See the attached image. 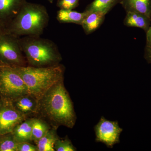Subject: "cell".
<instances>
[{
	"instance_id": "1",
	"label": "cell",
	"mask_w": 151,
	"mask_h": 151,
	"mask_svg": "<svg viewBox=\"0 0 151 151\" xmlns=\"http://www.w3.org/2000/svg\"><path fill=\"white\" fill-rule=\"evenodd\" d=\"M36 117L46 121L52 128L72 129L76 118L74 106L64 84V79L52 86L38 100Z\"/></svg>"
},
{
	"instance_id": "2",
	"label": "cell",
	"mask_w": 151,
	"mask_h": 151,
	"mask_svg": "<svg viewBox=\"0 0 151 151\" xmlns=\"http://www.w3.org/2000/svg\"><path fill=\"white\" fill-rule=\"evenodd\" d=\"M49 21V16L45 6L27 1L4 32L19 37L40 36Z\"/></svg>"
},
{
	"instance_id": "3",
	"label": "cell",
	"mask_w": 151,
	"mask_h": 151,
	"mask_svg": "<svg viewBox=\"0 0 151 151\" xmlns=\"http://www.w3.org/2000/svg\"><path fill=\"white\" fill-rule=\"evenodd\" d=\"M19 40L28 65L48 67L58 65L62 60L58 47L52 41L40 36L22 37Z\"/></svg>"
},
{
	"instance_id": "4",
	"label": "cell",
	"mask_w": 151,
	"mask_h": 151,
	"mask_svg": "<svg viewBox=\"0 0 151 151\" xmlns=\"http://www.w3.org/2000/svg\"><path fill=\"white\" fill-rule=\"evenodd\" d=\"M24 81L30 94L38 100L54 84L64 79L62 64L45 67L14 66Z\"/></svg>"
},
{
	"instance_id": "5",
	"label": "cell",
	"mask_w": 151,
	"mask_h": 151,
	"mask_svg": "<svg viewBox=\"0 0 151 151\" xmlns=\"http://www.w3.org/2000/svg\"><path fill=\"white\" fill-rule=\"evenodd\" d=\"M30 94L27 86L14 66L0 63V96L13 102Z\"/></svg>"
},
{
	"instance_id": "6",
	"label": "cell",
	"mask_w": 151,
	"mask_h": 151,
	"mask_svg": "<svg viewBox=\"0 0 151 151\" xmlns=\"http://www.w3.org/2000/svg\"><path fill=\"white\" fill-rule=\"evenodd\" d=\"M19 37L4 32L0 35V63L12 66H25L27 61Z\"/></svg>"
},
{
	"instance_id": "7",
	"label": "cell",
	"mask_w": 151,
	"mask_h": 151,
	"mask_svg": "<svg viewBox=\"0 0 151 151\" xmlns=\"http://www.w3.org/2000/svg\"><path fill=\"white\" fill-rule=\"evenodd\" d=\"M95 142L105 144L112 148L114 145L120 142V137L123 129L119 127L118 121H111L102 116L94 127Z\"/></svg>"
},
{
	"instance_id": "8",
	"label": "cell",
	"mask_w": 151,
	"mask_h": 151,
	"mask_svg": "<svg viewBox=\"0 0 151 151\" xmlns=\"http://www.w3.org/2000/svg\"><path fill=\"white\" fill-rule=\"evenodd\" d=\"M27 118L16 109L11 101L1 98L0 103V135L12 133Z\"/></svg>"
},
{
	"instance_id": "9",
	"label": "cell",
	"mask_w": 151,
	"mask_h": 151,
	"mask_svg": "<svg viewBox=\"0 0 151 151\" xmlns=\"http://www.w3.org/2000/svg\"><path fill=\"white\" fill-rule=\"evenodd\" d=\"M27 0H0V26L5 30Z\"/></svg>"
},
{
	"instance_id": "10",
	"label": "cell",
	"mask_w": 151,
	"mask_h": 151,
	"mask_svg": "<svg viewBox=\"0 0 151 151\" xmlns=\"http://www.w3.org/2000/svg\"><path fill=\"white\" fill-rule=\"evenodd\" d=\"M12 103L16 109L27 118L36 116L38 100L31 94L21 96Z\"/></svg>"
},
{
	"instance_id": "11",
	"label": "cell",
	"mask_w": 151,
	"mask_h": 151,
	"mask_svg": "<svg viewBox=\"0 0 151 151\" xmlns=\"http://www.w3.org/2000/svg\"><path fill=\"white\" fill-rule=\"evenodd\" d=\"M120 4L126 12H135L150 18L151 0H121Z\"/></svg>"
},
{
	"instance_id": "12",
	"label": "cell",
	"mask_w": 151,
	"mask_h": 151,
	"mask_svg": "<svg viewBox=\"0 0 151 151\" xmlns=\"http://www.w3.org/2000/svg\"><path fill=\"white\" fill-rule=\"evenodd\" d=\"M33 117L28 118L15 127L12 132L18 143L32 142V129Z\"/></svg>"
},
{
	"instance_id": "13",
	"label": "cell",
	"mask_w": 151,
	"mask_h": 151,
	"mask_svg": "<svg viewBox=\"0 0 151 151\" xmlns=\"http://www.w3.org/2000/svg\"><path fill=\"white\" fill-rule=\"evenodd\" d=\"M125 25L129 27L139 28L145 32L150 26V18L147 16L135 12H127L124 20Z\"/></svg>"
},
{
	"instance_id": "14",
	"label": "cell",
	"mask_w": 151,
	"mask_h": 151,
	"mask_svg": "<svg viewBox=\"0 0 151 151\" xmlns=\"http://www.w3.org/2000/svg\"><path fill=\"white\" fill-rule=\"evenodd\" d=\"M105 15L101 12H94L86 16L81 24L86 35L92 33L100 27L105 19Z\"/></svg>"
},
{
	"instance_id": "15",
	"label": "cell",
	"mask_w": 151,
	"mask_h": 151,
	"mask_svg": "<svg viewBox=\"0 0 151 151\" xmlns=\"http://www.w3.org/2000/svg\"><path fill=\"white\" fill-rule=\"evenodd\" d=\"M88 14L85 11L80 13L72 10L60 9L57 12L56 19L61 23H71L81 25L82 22Z\"/></svg>"
},
{
	"instance_id": "16",
	"label": "cell",
	"mask_w": 151,
	"mask_h": 151,
	"mask_svg": "<svg viewBox=\"0 0 151 151\" xmlns=\"http://www.w3.org/2000/svg\"><path fill=\"white\" fill-rule=\"evenodd\" d=\"M57 130L51 127L45 135L38 141L36 144L38 151H55V143L59 138Z\"/></svg>"
},
{
	"instance_id": "17",
	"label": "cell",
	"mask_w": 151,
	"mask_h": 151,
	"mask_svg": "<svg viewBox=\"0 0 151 151\" xmlns=\"http://www.w3.org/2000/svg\"><path fill=\"white\" fill-rule=\"evenodd\" d=\"M51 128L45 120L39 117H33L32 129V140L36 144Z\"/></svg>"
},
{
	"instance_id": "18",
	"label": "cell",
	"mask_w": 151,
	"mask_h": 151,
	"mask_svg": "<svg viewBox=\"0 0 151 151\" xmlns=\"http://www.w3.org/2000/svg\"><path fill=\"white\" fill-rule=\"evenodd\" d=\"M121 0H94L87 6L85 12L88 13L94 12H101L107 14L111 9L118 3H120Z\"/></svg>"
},
{
	"instance_id": "19",
	"label": "cell",
	"mask_w": 151,
	"mask_h": 151,
	"mask_svg": "<svg viewBox=\"0 0 151 151\" xmlns=\"http://www.w3.org/2000/svg\"><path fill=\"white\" fill-rule=\"evenodd\" d=\"M18 143L12 132L0 135V151H17Z\"/></svg>"
},
{
	"instance_id": "20",
	"label": "cell",
	"mask_w": 151,
	"mask_h": 151,
	"mask_svg": "<svg viewBox=\"0 0 151 151\" xmlns=\"http://www.w3.org/2000/svg\"><path fill=\"white\" fill-rule=\"evenodd\" d=\"M55 151H76V148L73 146L72 142L67 136L65 138H59L57 140L54 145Z\"/></svg>"
},
{
	"instance_id": "21",
	"label": "cell",
	"mask_w": 151,
	"mask_h": 151,
	"mask_svg": "<svg viewBox=\"0 0 151 151\" xmlns=\"http://www.w3.org/2000/svg\"><path fill=\"white\" fill-rule=\"evenodd\" d=\"M150 19V26L146 32V42L144 57L147 62L151 64V16Z\"/></svg>"
},
{
	"instance_id": "22",
	"label": "cell",
	"mask_w": 151,
	"mask_h": 151,
	"mask_svg": "<svg viewBox=\"0 0 151 151\" xmlns=\"http://www.w3.org/2000/svg\"><path fill=\"white\" fill-rule=\"evenodd\" d=\"M79 0H58L57 6L60 9L73 10L78 5Z\"/></svg>"
},
{
	"instance_id": "23",
	"label": "cell",
	"mask_w": 151,
	"mask_h": 151,
	"mask_svg": "<svg viewBox=\"0 0 151 151\" xmlns=\"http://www.w3.org/2000/svg\"><path fill=\"white\" fill-rule=\"evenodd\" d=\"M17 151H38L37 146L29 142L18 143Z\"/></svg>"
},
{
	"instance_id": "24",
	"label": "cell",
	"mask_w": 151,
	"mask_h": 151,
	"mask_svg": "<svg viewBox=\"0 0 151 151\" xmlns=\"http://www.w3.org/2000/svg\"><path fill=\"white\" fill-rule=\"evenodd\" d=\"M4 32V30L0 26V35Z\"/></svg>"
},
{
	"instance_id": "25",
	"label": "cell",
	"mask_w": 151,
	"mask_h": 151,
	"mask_svg": "<svg viewBox=\"0 0 151 151\" xmlns=\"http://www.w3.org/2000/svg\"><path fill=\"white\" fill-rule=\"evenodd\" d=\"M47 1H48L50 3H52V2H53V1H54V0H47Z\"/></svg>"
},
{
	"instance_id": "26",
	"label": "cell",
	"mask_w": 151,
	"mask_h": 151,
	"mask_svg": "<svg viewBox=\"0 0 151 151\" xmlns=\"http://www.w3.org/2000/svg\"><path fill=\"white\" fill-rule=\"evenodd\" d=\"M1 96H0V103H1Z\"/></svg>"
}]
</instances>
